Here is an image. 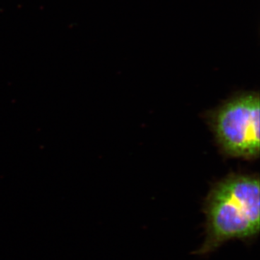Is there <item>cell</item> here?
I'll return each mask as SVG.
<instances>
[{"instance_id": "1", "label": "cell", "mask_w": 260, "mask_h": 260, "mask_svg": "<svg viewBox=\"0 0 260 260\" xmlns=\"http://www.w3.org/2000/svg\"><path fill=\"white\" fill-rule=\"evenodd\" d=\"M259 180L249 176L228 179L215 186L205 206V240L196 255L211 254L229 241L251 244L260 231Z\"/></svg>"}, {"instance_id": "2", "label": "cell", "mask_w": 260, "mask_h": 260, "mask_svg": "<svg viewBox=\"0 0 260 260\" xmlns=\"http://www.w3.org/2000/svg\"><path fill=\"white\" fill-rule=\"evenodd\" d=\"M259 95L250 93L232 99L219 109L214 126L226 153L246 158L259 155Z\"/></svg>"}]
</instances>
